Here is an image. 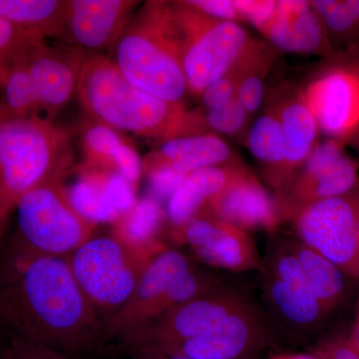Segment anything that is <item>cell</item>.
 Returning <instances> with one entry per match:
<instances>
[{
  "label": "cell",
  "mask_w": 359,
  "mask_h": 359,
  "mask_svg": "<svg viewBox=\"0 0 359 359\" xmlns=\"http://www.w3.org/2000/svg\"><path fill=\"white\" fill-rule=\"evenodd\" d=\"M0 318L6 332L73 359L108 342L69 257L42 254L15 235L0 240Z\"/></svg>",
  "instance_id": "cell-1"
},
{
  "label": "cell",
  "mask_w": 359,
  "mask_h": 359,
  "mask_svg": "<svg viewBox=\"0 0 359 359\" xmlns=\"http://www.w3.org/2000/svg\"><path fill=\"white\" fill-rule=\"evenodd\" d=\"M76 95L93 121L116 131L163 141L207 133L201 111L137 88L100 53L85 52Z\"/></svg>",
  "instance_id": "cell-2"
},
{
  "label": "cell",
  "mask_w": 359,
  "mask_h": 359,
  "mask_svg": "<svg viewBox=\"0 0 359 359\" xmlns=\"http://www.w3.org/2000/svg\"><path fill=\"white\" fill-rule=\"evenodd\" d=\"M184 41L173 2L148 1L125 25L109 58L137 88L167 102L183 103L188 91Z\"/></svg>",
  "instance_id": "cell-3"
},
{
  "label": "cell",
  "mask_w": 359,
  "mask_h": 359,
  "mask_svg": "<svg viewBox=\"0 0 359 359\" xmlns=\"http://www.w3.org/2000/svg\"><path fill=\"white\" fill-rule=\"evenodd\" d=\"M73 164L69 132L48 117H0V205L8 214L37 187L61 183Z\"/></svg>",
  "instance_id": "cell-4"
},
{
  "label": "cell",
  "mask_w": 359,
  "mask_h": 359,
  "mask_svg": "<svg viewBox=\"0 0 359 359\" xmlns=\"http://www.w3.org/2000/svg\"><path fill=\"white\" fill-rule=\"evenodd\" d=\"M152 259L130 247L115 231L93 233L71 255L75 280L104 327L127 306Z\"/></svg>",
  "instance_id": "cell-5"
},
{
  "label": "cell",
  "mask_w": 359,
  "mask_h": 359,
  "mask_svg": "<svg viewBox=\"0 0 359 359\" xmlns=\"http://www.w3.org/2000/svg\"><path fill=\"white\" fill-rule=\"evenodd\" d=\"M173 6L185 37L182 63L188 91L200 96L244 62L259 41L240 23L214 20L185 1H173Z\"/></svg>",
  "instance_id": "cell-6"
},
{
  "label": "cell",
  "mask_w": 359,
  "mask_h": 359,
  "mask_svg": "<svg viewBox=\"0 0 359 359\" xmlns=\"http://www.w3.org/2000/svg\"><path fill=\"white\" fill-rule=\"evenodd\" d=\"M16 236L32 249L70 257L95 231L80 216L61 183L46 184L26 193L16 203Z\"/></svg>",
  "instance_id": "cell-7"
},
{
  "label": "cell",
  "mask_w": 359,
  "mask_h": 359,
  "mask_svg": "<svg viewBox=\"0 0 359 359\" xmlns=\"http://www.w3.org/2000/svg\"><path fill=\"white\" fill-rule=\"evenodd\" d=\"M259 271L264 302L278 325L294 337H306L320 327L327 311L285 240L269 245Z\"/></svg>",
  "instance_id": "cell-8"
},
{
  "label": "cell",
  "mask_w": 359,
  "mask_h": 359,
  "mask_svg": "<svg viewBox=\"0 0 359 359\" xmlns=\"http://www.w3.org/2000/svg\"><path fill=\"white\" fill-rule=\"evenodd\" d=\"M297 238L347 276L359 278V185L306 207L292 219Z\"/></svg>",
  "instance_id": "cell-9"
},
{
  "label": "cell",
  "mask_w": 359,
  "mask_h": 359,
  "mask_svg": "<svg viewBox=\"0 0 359 359\" xmlns=\"http://www.w3.org/2000/svg\"><path fill=\"white\" fill-rule=\"evenodd\" d=\"M359 185L358 167L334 140L318 142L308 159L273 196L282 222H290L309 205L344 195Z\"/></svg>",
  "instance_id": "cell-10"
},
{
  "label": "cell",
  "mask_w": 359,
  "mask_h": 359,
  "mask_svg": "<svg viewBox=\"0 0 359 359\" xmlns=\"http://www.w3.org/2000/svg\"><path fill=\"white\" fill-rule=\"evenodd\" d=\"M192 262L178 250H163L153 257L142 273L133 297L127 306L105 325L108 341L116 339L133 346L146 330L167 313L168 292L186 273Z\"/></svg>",
  "instance_id": "cell-11"
},
{
  "label": "cell",
  "mask_w": 359,
  "mask_h": 359,
  "mask_svg": "<svg viewBox=\"0 0 359 359\" xmlns=\"http://www.w3.org/2000/svg\"><path fill=\"white\" fill-rule=\"evenodd\" d=\"M250 302L244 292L224 282L168 311L131 346H146L160 351H167L210 332L226 316Z\"/></svg>",
  "instance_id": "cell-12"
},
{
  "label": "cell",
  "mask_w": 359,
  "mask_h": 359,
  "mask_svg": "<svg viewBox=\"0 0 359 359\" xmlns=\"http://www.w3.org/2000/svg\"><path fill=\"white\" fill-rule=\"evenodd\" d=\"M275 346L273 325L250 302L210 332L162 353L189 359H252Z\"/></svg>",
  "instance_id": "cell-13"
},
{
  "label": "cell",
  "mask_w": 359,
  "mask_h": 359,
  "mask_svg": "<svg viewBox=\"0 0 359 359\" xmlns=\"http://www.w3.org/2000/svg\"><path fill=\"white\" fill-rule=\"evenodd\" d=\"M318 130L346 145L359 131V73L327 65L301 90Z\"/></svg>",
  "instance_id": "cell-14"
},
{
  "label": "cell",
  "mask_w": 359,
  "mask_h": 359,
  "mask_svg": "<svg viewBox=\"0 0 359 359\" xmlns=\"http://www.w3.org/2000/svg\"><path fill=\"white\" fill-rule=\"evenodd\" d=\"M175 240L189 245L201 261L233 273L259 271L262 259L249 233L208 212L173 229Z\"/></svg>",
  "instance_id": "cell-15"
},
{
  "label": "cell",
  "mask_w": 359,
  "mask_h": 359,
  "mask_svg": "<svg viewBox=\"0 0 359 359\" xmlns=\"http://www.w3.org/2000/svg\"><path fill=\"white\" fill-rule=\"evenodd\" d=\"M140 4L133 0H68L65 39L86 53L110 49Z\"/></svg>",
  "instance_id": "cell-16"
},
{
  "label": "cell",
  "mask_w": 359,
  "mask_h": 359,
  "mask_svg": "<svg viewBox=\"0 0 359 359\" xmlns=\"http://www.w3.org/2000/svg\"><path fill=\"white\" fill-rule=\"evenodd\" d=\"M84 53L78 48H53L43 42L25 54L40 110L50 119L76 95Z\"/></svg>",
  "instance_id": "cell-17"
},
{
  "label": "cell",
  "mask_w": 359,
  "mask_h": 359,
  "mask_svg": "<svg viewBox=\"0 0 359 359\" xmlns=\"http://www.w3.org/2000/svg\"><path fill=\"white\" fill-rule=\"evenodd\" d=\"M203 212L245 233L266 231L273 233L283 224L273 197L249 170L214 198Z\"/></svg>",
  "instance_id": "cell-18"
},
{
  "label": "cell",
  "mask_w": 359,
  "mask_h": 359,
  "mask_svg": "<svg viewBox=\"0 0 359 359\" xmlns=\"http://www.w3.org/2000/svg\"><path fill=\"white\" fill-rule=\"evenodd\" d=\"M276 50L311 54L325 59L334 53L311 1H278L276 13L261 30Z\"/></svg>",
  "instance_id": "cell-19"
},
{
  "label": "cell",
  "mask_w": 359,
  "mask_h": 359,
  "mask_svg": "<svg viewBox=\"0 0 359 359\" xmlns=\"http://www.w3.org/2000/svg\"><path fill=\"white\" fill-rule=\"evenodd\" d=\"M142 163L146 175L162 168L190 175L205 168L238 164L240 161L221 136L205 133L163 141Z\"/></svg>",
  "instance_id": "cell-20"
},
{
  "label": "cell",
  "mask_w": 359,
  "mask_h": 359,
  "mask_svg": "<svg viewBox=\"0 0 359 359\" xmlns=\"http://www.w3.org/2000/svg\"><path fill=\"white\" fill-rule=\"evenodd\" d=\"M269 107L276 113L282 126L290 181L318 143L320 130L313 113L302 99L301 90L294 87L285 85L273 92Z\"/></svg>",
  "instance_id": "cell-21"
},
{
  "label": "cell",
  "mask_w": 359,
  "mask_h": 359,
  "mask_svg": "<svg viewBox=\"0 0 359 359\" xmlns=\"http://www.w3.org/2000/svg\"><path fill=\"white\" fill-rule=\"evenodd\" d=\"M238 164L205 168L187 176L178 191L167 202L166 215L173 226L199 216L214 198L247 171Z\"/></svg>",
  "instance_id": "cell-22"
},
{
  "label": "cell",
  "mask_w": 359,
  "mask_h": 359,
  "mask_svg": "<svg viewBox=\"0 0 359 359\" xmlns=\"http://www.w3.org/2000/svg\"><path fill=\"white\" fill-rule=\"evenodd\" d=\"M248 148L261 165L266 183L275 194L289 182L287 148L282 126L276 113L268 107L250 127L247 135Z\"/></svg>",
  "instance_id": "cell-23"
},
{
  "label": "cell",
  "mask_w": 359,
  "mask_h": 359,
  "mask_svg": "<svg viewBox=\"0 0 359 359\" xmlns=\"http://www.w3.org/2000/svg\"><path fill=\"white\" fill-rule=\"evenodd\" d=\"M285 243L299 262L314 294L330 314L346 297L347 276L327 257L299 238H287Z\"/></svg>",
  "instance_id": "cell-24"
},
{
  "label": "cell",
  "mask_w": 359,
  "mask_h": 359,
  "mask_svg": "<svg viewBox=\"0 0 359 359\" xmlns=\"http://www.w3.org/2000/svg\"><path fill=\"white\" fill-rule=\"evenodd\" d=\"M166 217L160 201L146 196L123 215L115 224L114 231L130 247L152 259L166 249L158 240Z\"/></svg>",
  "instance_id": "cell-25"
},
{
  "label": "cell",
  "mask_w": 359,
  "mask_h": 359,
  "mask_svg": "<svg viewBox=\"0 0 359 359\" xmlns=\"http://www.w3.org/2000/svg\"><path fill=\"white\" fill-rule=\"evenodd\" d=\"M77 179L65 189L75 211L90 223H113L121 216L111 205L107 194L109 171L82 165L77 168Z\"/></svg>",
  "instance_id": "cell-26"
},
{
  "label": "cell",
  "mask_w": 359,
  "mask_h": 359,
  "mask_svg": "<svg viewBox=\"0 0 359 359\" xmlns=\"http://www.w3.org/2000/svg\"><path fill=\"white\" fill-rule=\"evenodd\" d=\"M66 11L62 0H0V15L44 39H65Z\"/></svg>",
  "instance_id": "cell-27"
},
{
  "label": "cell",
  "mask_w": 359,
  "mask_h": 359,
  "mask_svg": "<svg viewBox=\"0 0 359 359\" xmlns=\"http://www.w3.org/2000/svg\"><path fill=\"white\" fill-rule=\"evenodd\" d=\"M273 46L259 42L254 51L238 66L236 99L252 116L261 109L266 93V79L276 57Z\"/></svg>",
  "instance_id": "cell-28"
},
{
  "label": "cell",
  "mask_w": 359,
  "mask_h": 359,
  "mask_svg": "<svg viewBox=\"0 0 359 359\" xmlns=\"http://www.w3.org/2000/svg\"><path fill=\"white\" fill-rule=\"evenodd\" d=\"M311 4L334 53L359 43V0H313Z\"/></svg>",
  "instance_id": "cell-29"
},
{
  "label": "cell",
  "mask_w": 359,
  "mask_h": 359,
  "mask_svg": "<svg viewBox=\"0 0 359 359\" xmlns=\"http://www.w3.org/2000/svg\"><path fill=\"white\" fill-rule=\"evenodd\" d=\"M0 88V117H27L39 112V100L26 66L25 54L7 70Z\"/></svg>",
  "instance_id": "cell-30"
},
{
  "label": "cell",
  "mask_w": 359,
  "mask_h": 359,
  "mask_svg": "<svg viewBox=\"0 0 359 359\" xmlns=\"http://www.w3.org/2000/svg\"><path fill=\"white\" fill-rule=\"evenodd\" d=\"M125 142L121 134L111 127L96 121L85 123L81 132L84 164L114 172L115 161Z\"/></svg>",
  "instance_id": "cell-31"
},
{
  "label": "cell",
  "mask_w": 359,
  "mask_h": 359,
  "mask_svg": "<svg viewBox=\"0 0 359 359\" xmlns=\"http://www.w3.org/2000/svg\"><path fill=\"white\" fill-rule=\"evenodd\" d=\"M43 42L41 35L23 29L0 15V87L11 66Z\"/></svg>",
  "instance_id": "cell-32"
},
{
  "label": "cell",
  "mask_w": 359,
  "mask_h": 359,
  "mask_svg": "<svg viewBox=\"0 0 359 359\" xmlns=\"http://www.w3.org/2000/svg\"><path fill=\"white\" fill-rule=\"evenodd\" d=\"M205 132L226 136H238L245 132L250 116L237 99L223 107L201 111Z\"/></svg>",
  "instance_id": "cell-33"
},
{
  "label": "cell",
  "mask_w": 359,
  "mask_h": 359,
  "mask_svg": "<svg viewBox=\"0 0 359 359\" xmlns=\"http://www.w3.org/2000/svg\"><path fill=\"white\" fill-rule=\"evenodd\" d=\"M2 359H73L48 347L26 339L13 332H6L2 348Z\"/></svg>",
  "instance_id": "cell-34"
},
{
  "label": "cell",
  "mask_w": 359,
  "mask_h": 359,
  "mask_svg": "<svg viewBox=\"0 0 359 359\" xmlns=\"http://www.w3.org/2000/svg\"><path fill=\"white\" fill-rule=\"evenodd\" d=\"M238 81V67L207 87L201 94L205 109L223 107L236 98Z\"/></svg>",
  "instance_id": "cell-35"
},
{
  "label": "cell",
  "mask_w": 359,
  "mask_h": 359,
  "mask_svg": "<svg viewBox=\"0 0 359 359\" xmlns=\"http://www.w3.org/2000/svg\"><path fill=\"white\" fill-rule=\"evenodd\" d=\"M147 176L150 185V195L160 202H168L178 191L188 175L180 173L170 168H162L151 172Z\"/></svg>",
  "instance_id": "cell-36"
},
{
  "label": "cell",
  "mask_w": 359,
  "mask_h": 359,
  "mask_svg": "<svg viewBox=\"0 0 359 359\" xmlns=\"http://www.w3.org/2000/svg\"><path fill=\"white\" fill-rule=\"evenodd\" d=\"M276 2L271 0H236L233 4L242 22L247 21L261 32L275 14Z\"/></svg>",
  "instance_id": "cell-37"
},
{
  "label": "cell",
  "mask_w": 359,
  "mask_h": 359,
  "mask_svg": "<svg viewBox=\"0 0 359 359\" xmlns=\"http://www.w3.org/2000/svg\"><path fill=\"white\" fill-rule=\"evenodd\" d=\"M135 191L136 189L127 180L119 174L110 172L107 181L108 198L120 216L126 214L136 204Z\"/></svg>",
  "instance_id": "cell-38"
},
{
  "label": "cell",
  "mask_w": 359,
  "mask_h": 359,
  "mask_svg": "<svg viewBox=\"0 0 359 359\" xmlns=\"http://www.w3.org/2000/svg\"><path fill=\"white\" fill-rule=\"evenodd\" d=\"M189 6L214 20L242 22L235 4L231 0H188Z\"/></svg>",
  "instance_id": "cell-39"
},
{
  "label": "cell",
  "mask_w": 359,
  "mask_h": 359,
  "mask_svg": "<svg viewBox=\"0 0 359 359\" xmlns=\"http://www.w3.org/2000/svg\"><path fill=\"white\" fill-rule=\"evenodd\" d=\"M321 359H359V351L351 337H337L328 340L314 351Z\"/></svg>",
  "instance_id": "cell-40"
},
{
  "label": "cell",
  "mask_w": 359,
  "mask_h": 359,
  "mask_svg": "<svg viewBox=\"0 0 359 359\" xmlns=\"http://www.w3.org/2000/svg\"><path fill=\"white\" fill-rule=\"evenodd\" d=\"M327 60V65L344 66L359 73V43L346 50L335 52Z\"/></svg>",
  "instance_id": "cell-41"
},
{
  "label": "cell",
  "mask_w": 359,
  "mask_h": 359,
  "mask_svg": "<svg viewBox=\"0 0 359 359\" xmlns=\"http://www.w3.org/2000/svg\"><path fill=\"white\" fill-rule=\"evenodd\" d=\"M127 349L130 351L131 359H189L164 353L146 346H134Z\"/></svg>",
  "instance_id": "cell-42"
},
{
  "label": "cell",
  "mask_w": 359,
  "mask_h": 359,
  "mask_svg": "<svg viewBox=\"0 0 359 359\" xmlns=\"http://www.w3.org/2000/svg\"><path fill=\"white\" fill-rule=\"evenodd\" d=\"M269 359H321L314 353L273 354Z\"/></svg>",
  "instance_id": "cell-43"
},
{
  "label": "cell",
  "mask_w": 359,
  "mask_h": 359,
  "mask_svg": "<svg viewBox=\"0 0 359 359\" xmlns=\"http://www.w3.org/2000/svg\"><path fill=\"white\" fill-rule=\"evenodd\" d=\"M349 337H351V341L353 342L354 346L358 347L359 351V309L355 323H354L353 332H351V335Z\"/></svg>",
  "instance_id": "cell-44"
},
{
  "label": "cell",
  "mask_w": 359,
  "mask_h": 359,
  "mask_svg": "<svg viewBox=\"0 0 359 359\" xmlns=\"http://www.w3.org/2000/svg\"><path fill=\"white\" fill-rule=\"evenodd\" d=\"M349 144H351V145L354 146L355 149H358L359 151V131L358 133L354 135L353 137V139H351V141L348 142Z\"/></svg>",
  "instance_id": "cell-45"
},
{
  "label": "cell",
  "mask_w": 359,
  "mask_h": 359,
  "mask_svg": "<svg viewBox=\"0 0 359 359\" xmlns=\"http://www.w3.org/2000/svg\"><path fill=\"white\" fill-rule=\"evenodd\" d=\"M6 212L4 211V209H2L1 205H0V223H1V222L6 218Z\"/></svg>",
  "instance_id": "cell-46"
},
{
  "label": "cell",
  "mask_w": 359,
  "mask_h": 359,
  "mask_svg": "<svg viewBox=\"0 0 359 359\" xmlns=\"http://www.w3.org/2000/svg\"><path fill=\"white\" fill-rule=\"evenodd\" d=\"M2 332H6V328L4 327V323H2L1 318H0V335H1Z\"/></svg>",
  "instance_id": "cell-47"
}]
</instances>
